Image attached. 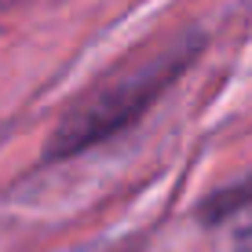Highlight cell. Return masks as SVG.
I'll list each match as a JSON object with an SVG mask.
<instances>
[{
	"label": "cell",
	"mask_w": 252,
	"mask_h": 252,
	"mask_svg": "<svg viewBox=\"0 0 252 252\" xmlns=\"http://www.w3.org/2000/svg\"><path fill=\"white\" fill-rule=\"evenodd\" d=\"M19 4H30V0H0V11H11V7H19Z\"/></svg>",
	"instance_id": "3957f363"
},
{
	"label": "cell",
	"mask_w": 252,
	"mask_h": 252,
	"mask_svg": "<svg viewBox=\"0 0 252 252\" xmlns=\"http://www.w3.org/2000/svg\"><path fill=\"white\" fill-rule=\"evenodd\" d=\"M194 216L201 227L227 234L238 249H252V172L205 194Z\"/></svg>",
	"instance_id": "7a4b0ae2"
},
{
	"label": "cell",
	"mask_w": 252,
	"mask_h": 252,
	"mask_svg": "<svg viewBox=\"0 0 252 252\" xmlns=\"http://www.w3.org/2000/svg\"><path fill=\"white\" fill-rule=\"evenodd\" d=\"M201 51L205 30L197 26H179L128 48L63 110L40 150V164L73 161L125 135L183 81Z\"/></svg>",
	"instance_id": "6da1fadb"
}]
</instances>
